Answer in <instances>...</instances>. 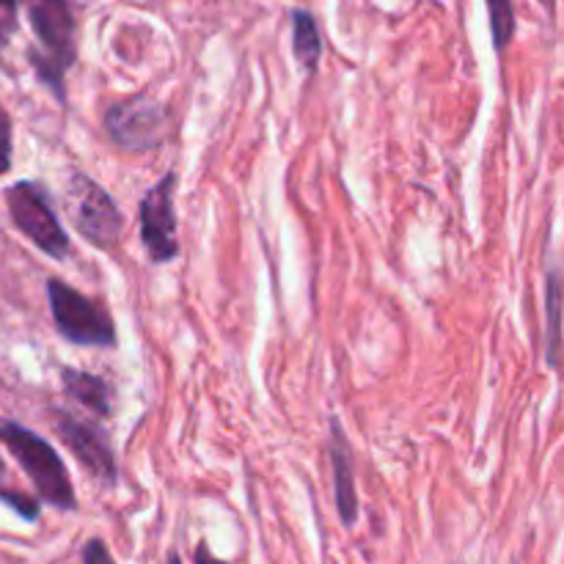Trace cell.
Here are the masks:
<instances>
[{"instance_id": "6da1fadb", "label": "cell", "mask_w": 564, "mask_h": 564, "mask_svg": "<svg viewBox=\"0 0 564 564\" xmlns=\"http://www.w3.org/2000/svg\"><path fill=\"white\" fill-rule=\"evenodd\" d=\"M28 20L42 50H31L33 69L50 91L66 102V72L77 58V22L69 0H25Z\"/></svg>"}, {"instance_id": "5bb4252c", "label": "cell", "mask_w": 564, "mask_h": 564, "mask_svg": "<svg viewBox=\"0 0 564 564\" xmlns=\"http://www.w3.org/2000/svg\"><path fill=\"white\" fill-rule=\"evenodd\" d=\"M0 501H3V505H9L11 510H14L20 518H25V521H36L39 518V501L33 499V496L17 494V490L6 488L3 460H0Z\"/></svg>"}, {"instance_id": "5b68a950", "label": "cell", "mask_w": 564, "mask_h": 564, "mask_svg": "<svg viewBox=\"0 0 564 564\" xmlns=\"http://www.w3.org/2000/svg\"><path fill=\"white\" fill-rule=\"evenodd\" d=\"M11 220L17 229L33 242L42 253L64 262L69 257V235L61 226L53 204H50L47 187L39 182H17L6 191Z\"/></svg>"}, {"instance_id": "ba28073f", "label": "cell", "mask_w": 564, "mask_h": 564, "mask_svg": "<svg viewBox=\"0 0 564 564\" xmlns=\"http://www.w3.org/2000/svg\"><path fill=\"white\" fill-rule=\"evenodd\" d=\"M53 427L58 438L64 441L66 449L75 455V460L97 479L99 485L113 488L119 482V463H116L113 446H110L108 433L99 424L77 419L66 411H55Z\"/></svg>"}, {"instance_id": "ffe728a7", "label": "cell", "mask_w": 564, "mask_h": 564, "mask_svg": "<svg viewBox=\"0 0 564 564\" xmlns=\"http://www.w3.org/2000/svg\"><path fill=\"white\" fill-rule=\"evenodd\" d=\"M540 6H543L545 11H549L551 17H554V9H556V0H540Z\"/></svg>"}, {"instance_id": "d6986e66", "label": "cell", "mask_w": 564, "mask_h": 564, "mask_svg": "<svg viewBox=\"0 0 564 564\" xmlns=\"http://www.w3.org/2000/svg\"><path fill=\"white\" fill-rule=\"evenodd\" d=\"M165 564H182L180 551H169V556H165Z\"/></svg>"}, {"instance_id": "ac0fdd59", "label": "cell", "mask_w": 564, "mask_h": 564, "mask_svg": "<svg viewBox=\"0 0 564 564\" xmlns=\"http://www.w3.org/2000/svg\"><path fill=\"white\" fill-rule=\"evenodd\" d=\"M193 562L196 564H229V562L218 560V556H213V551H209V545L204 543V540L196 545V551H193Z\"/></svg>"}, {"instance_id": "2e32d148", "label": "cell", "mask_w": 564, "mask_h": 564, "mask_svg": "<svg viewBox=\"0 0 564 564\" xmlns=\"http://www.w3.org/2000/svg\"><path fill=\"white\" fill-rule=\"evenodd\" d=\"M83 564H119V562L113 560V554H110L108 545H105L102 540L94 538L83 545Z\"/></svg>"}, {"instance_id": "277c9868", "label": "cell", "mask_w": 564, "mask_h": 564, "mask_svg": "<svg viewBox=\"0 0 564 564\" xmlns=\"http://www.w3.org/2000/svg\"><path fill=\"white\" fill-rule=\"evenodd\" d=\"M66 209L80 231L94 248L99 251H113L124 231V218H121L119 204L113 202L108 191L99 182H94L88 174H69L66 182Z\"/></svg>"}, {"instance_id": "8992f818", "label": "cell", "mask_w": 564, "mask_h": 564, "mask_svg": "<svg viewBox=\"0 0 564 564\" xmlns=\"http://www.w3.org/2000/svg\"><path fill=\"white\" fill-rule=\"evenodd\" d=\"M105 132L127 152H152L169 138L171 113L149 94H135L105 110Z\"/></svg>"}, {"instance_id": "7a4b0ae2", "label": "cell", "mask_w": 564, "mask_h": 564, "mask_svg": "<svg viewBox=\"0 0 564 564\" xmlns=\"http://www.w3.org/2000/svg\"><path fill=\"white\" fill-rule=\"evenodd\" d=\"M0 444L17 457V463L28 474V479L33 482L36 494L42 496V501H47V505H53L61 512L77 510V496L75 488H72L69 471H66L58 452L42 435L22 427V424L6 422L0 424Z\"/></svg>"}, {"instance_id": "8fae6325", "label": "cell", "mask_w": 564, "mask_h": 564, "mask_svg": "<svg viewBox=\"0 0 564 564\" xmlns=\"http://www.w3.org/2000/svg\"><path fill=\"white\" fill-rule=\"evenodd\" d=\"M61 383L64 391L75 402H80L86 411H91L97 419L113 416V386L105 378L91 372H80V369H61Z\"/></svg>"}, {"instance_id": "4fadbf2b", "label": "cell", "mask_w": 564, "mask_h": 564, "mask_svg": "<svg viewBox=\"0 0 564 564\" xmlns=\"http://www.w3.org/2000/svg\"><path fill=\"white\" fill-rule=\"evenodd\" d=\"M485 6H488L494 50L501 55L516 36V6H512V0H485Z\"/></svg>"}, {"instance_id": "30bf717a", "label": "cell", "mask_w": 564, "mask_h": 564, "mask_svg": "<svg viewBox=\"0 0 564 564\" xmlns=\"http://www.w3.org/2000/svg\"><path fill=\"white\" fill-rule=\"evenodd\" d=\"M545 364L564 367V270L545 264Z\"/></svg>"}, {"instance_id": "9a60e30c", "label": "cell", "mask_w": 564, "mask_h": 564, "mask_svg": "<svg viewBox=\"0 0 564 564\" xmlns=\"http://www.w3.org/2000/svg\"><path fill=\"white\" fill-rule=\"evenodd\" d=\"M11 169V119L0 105V176Z\"/></svg>"}, {"instance_id": "9c48e42d", "label": "cell", "mask_w": 564, "mask_h": 564, "mask_svg": "<svg viewBox=\"0 0 564 564\" xmlns=\"http://www.w3.org/2000/svg\"><path fill=\"white\" fill-rule=\"evenodd\" d=\"M328 460L334 474V501L339 512L341 527L352 529L358 523V490H356V466H352V446L341 427L339 416L330 419L328 427Z\"/></svg>"}, {"instance_id": "7c38bea8", "label": "cell", "mask_w": 564, "mask_h": 564, "mask_svg": "<svg viewBox=\"0 0 564 564\" xmlns=\"http://www.w3.org/2000/svg\"><path fill=\"white\" fill-rule=\"evenodd\" d=\"M323 33H319L317 20H314L312 11L295 9L292 11V53H295L297 64L314 75L323 61Z\"/></svg>"}, {"instance_id": "e0dca14e", "label": "cell", "mask_w": 564, "mask_h": 564, "mask_svg": "<svg viewBox=\"0 0 564 564\" xmlns=\"http://www.w3.org/2000/svg\"><path fill=\"white\" fill-rule=\"evenodd\" d=\"M22 0H0V44L11 36L17 28V9Z\"/></svg>"}, {"instance_id": "3957f363", "label": "cell", "mask_w": 564, "mask_h": 564, "mask_svg": "<svg viewBox=\"0 0 564 564\" xmlns=\"http://www.w3.org/2000/svg\"><path fill=\"white\" fill-rule=\"evenodd\" d=\"M47 301L53 312L55 328L66 341L77 347H99L113 350L116 347V323L105 306L77 292L75 286L58 279L47 281Z\"/></svg>"}, {"instance_id": "52a82bcc", "label": "cell", "mask_w": 564, "mask_h": 564, "mask_svg": "<svg viewBox=\"0 0 564 564\" xmlns=\"http://www.w3.org/2000/svg\"><path fill=\"white\" fill-rule=\"evenodd\" d=\"M180 174L174 169L165 171L141 198L138 224H141V242L152 264H169L180 257V224H176L174 191Z\"/></svg>"}]
</instances>
